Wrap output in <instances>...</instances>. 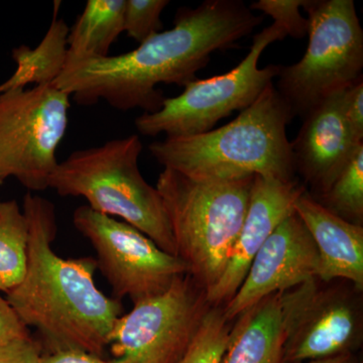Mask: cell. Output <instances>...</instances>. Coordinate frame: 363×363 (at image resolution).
Here are the masks:
<instances>
[{
  "label": "cell",
  "instance_id": "obj_17",
  "mask_svg": "<svg viewBox=\"0 0 363 363\" xmlns=\"http://www.w3.org/2000/svg\"><path fill=\"white\" fill-rule=\"evenodd\" d=\"M126 0H88L69 30L66 65L101 59L124 32Z\"/></svg>",
  "mask_w": 363,
  "mask_h": 363
},
{
  "label": "cell",
  "instance_id": "obj_13",
  "mask_svg": "<svg viewBox=\"0 0 363 363\" xmlns=\"http://www.w3.org/2000/svg\"><path fill=\"white\" fill-rule=\"evenodd\" d=\"M306 191L297 179L284 181L255 176L250 205L238 240L221 278L205 293L210 306L225 305L238 292L259 248L290 215L295 203Z\"/></svg>",
  "mask_w": 363,
  "mask_h": 363
},
{
  "label": "cell",
  "instance_id": "obj_1",
  "mask_svg": "<svg viewBox=\"0 0 363 363\" xmlns=\"http://www.w3.org/2000/svg\"><path fill=\"white\" fill-rule=\"evenodd\" d=\"M262 23V16L240 0H206L180 9L171 30L155 33L133 51L66 65L52 85L79 105L104 100L117 111L152 113L164 100L157 85L185 87L212 52L229 49Z\"/></svg>",
  "mask_w": 363,
  "mask_h": 363
},
{
  "label": "cell",
  "instance_id": "obj_2",
  "mask_svg": "<svg viewBox=\"0 0 363 363\" xmlns=\"http://www.w3.org/2000/svg\"><path fill=\"white\" fill-rule=\"evenodd\" d=\"M23 214L28 227V266L6 301L21 323L33 327L49 352L80 350L102 357L121 316V301L108 298L94 281L93 257L63 259L54 252V205L28 193Z\"/></svg>",
  "mask_w": 363,
  "mask_h": 363
},
{
  "label": "cell",
  "instance_id": "obj_10",
  "mask_svg": "<svg viewBox=\"0 0 363 363\" xmlns=\"http://www.w3.org/2000/svg\"><path fill=\"white\" fill-rule=\"evenodd\" d=\"M73 223L92 243L97 267L111 284L116 300L128 297L136 304L164 293L177 279L189 274L180 257L162 250L130 224L88 205L75 210Z\"/></svg>",
  "mask_w": 363,
  "mask_h": 363
},
{
  "label": "cell",
  "instance_id": "obj_19",
  "mask_svg": "<svg viewBox=\"0 0 363 363\" xmlns=\"http://www.w3.org/2000/svg\"><path fill=\"white\" fill-rule=\"evenodd\" d=\"M28 227L14 200L0 202V291L11 292L23 281L28 266Z\"/></svg>",
  "mask_w": 363,
  "mask_h": 363
},
{
  "label": "cell",
  "instance_id": "obj_22",
  "mask_svg": "<svg viewBox=\"0 0 363 363\" xmlns=\"http://www.w3.org/2000/svg\"><path fill=\"white\" fill-rule=\"evenodd\" d=\"M169 4L168 0H126L124 32L140 44L161 32V14Z\"/></svg>",
  "mask_w": 363,
  "mask_h": 363
},
{
  "label": "cell",
  "instance_id": "obj_12",
  "mask_svg": "<svg viewBox=\"0 0 363 363\" xmlns=\"http://www.w3.org/2000/svg\"><path fill=\"white\" fill-rule=\"evenodd\" d=\"M319 255L297 214L281 222L259 248L242 284L223 306L229 322L272 294L285 292L318 278Z\"/></svg>",
  "mask_w": 363,
  "mask_h": 363
},
{
  "label": "cell",
  "instance_id": "obj_14",
  "mask_svg": "<svg viewBox=\"0 0 363 363\" xmlns=\"http://www.w3.org/2000/svg\"><path fill=\"white\" fill-rule=\"evenodd\" d=\"M344 91L326 98L303 117V125L292 142L295 171L320 195L363 145L353 138L346 123Z\"/></svg>",
  "mask_w": 363,
  "mask_h": 363
},
{
  "label": "cell",
  "instance_id": "obj_8",
  "mask_svg": "<svg viewBox=\"0 0 363 363\" xmlns=\"http://www.w3.org/2000/svg\"><path fill=\"white\" fill-rule=\"evenodd\" d=\"M70 108V96L54 85L0 94V181L13 177L30 191L49 188Z\"/></svg>",
  "mask_w": 363,
  "mask_h": 363
},
{
  "label": "cell",
  "instance_id": "obj_21",
  "mask_svg": "<svg viewBox=\"0 0 363 363\" xmlns=\"http://www.w3.org/2000/svg\"><path fill=\"white\" fill-rule=\"evenodd\" d=\"M231 322L221 306H210L184 357L178 363H219L226 350Z\"/></svg>",
  "mask_w": 363,
  "mask_h": 363
},
{
  "label": "cell",
  "instance_id": "obj_27",
  "mask_svg": "<svg viewBox=\"0 0 363 363\" xmlns=\"http://www.w3.org/2000/svg\"><path fill=\"white\" fill-rule=\"evenodd\" d=\"M40 363H111L80 350H61L43 354Z\"/></svg>",
  "mask_w": 363,
  "mask_h": 363
},
{
  "label": "cell",
  "instance_id": "obj_24",
  "mask_svg": "<svg viewBox=\"0 0 363 363\" xmlns=\"http://www.w3.org/2000/svg\"><path fill=\"white\" fill-rule=\"evenodd\" d=\"M43 346L30 335L0 344V363H40Z\"/></svg>",
  "mask_w": 363,
  "mask_h": 363
},
{
  "label": "cell",
  "instance_id": "obj_23",
  "mask_svg": "<svg viewBox=\"0 0 363 363\" xmlns=\"http://www.w3.org/2000/svg\"><path fill=\"white\" fill-rule=\"evenodd\" d=\"M306 0H259L250 4L252 11H259L274 18L285 28L286 35L302 39L308 35L309 21L300 13Z\"/></svg>",
  "mask_w": 363,
  "mask_h": 363
},
{
  "label": "cell",
  "instance_id": "obj_5",
  "mask_svg": "<svg viewBox=\"0 0 363 363\" xmlns=\"http://www.w3.org/2000/svg\"><path fill=\"white\" fill-rule=\"evenodd\" d=\"M142 152L138 135L75 150L59 162L50 178L49 188L65 197L85 198L91 209L119 217L162 250L178 257L161 196L138 168Z\"/></svg>",
  "mask_w": 363,
  "mask_h": 363
},
{
  "label": "cell",
  "instance_id": "obj_11",
  "mask_svg": "<svg viewBox=\"0 0 363 363\" xmlns=\"http://www.w3.org/2000/svg\"><path fill=\"white\" fill-rule=\"evenodd\" d=\"M283 363L352 354L362 343V317L352 292L318 278L279 293Z\"/></svg>",
  "mask_w": 363,
  "mask_h": 363
},
{
  "label": "cell",
  "instance_id": "obj_9",
  "mask_svg": "<svg viewBox=\"0 0 363 363\" xmlns=\"http://www.w3.org/2000/svg\"><path fill=\"white\" fill-rule=\"evenodd\" d=\"M210 305L190 274L168 290L133 306L109 336L111 363H178L192 343Z\"/></svg>",
  "mask_w": 363,
  "mask_h": 363
},
{
  "label": "cell",
  "instance_id": "obj_16",
  "mask_svg": "<svg viewBox=\"0 0 363 363\" xmlns=\"http://www.w3.org/2000/svg\"><path fill=\"white\" fill-rule=\"evenodd\" d=\"M284 343L279 293H276L234 320L219 363H283Z\"/></svg>",
  "mask_w": 363,
  "mask_h": 363
},
{
  "label": "cell",
  "instance_id": "obj_3",
  "mask_svg": "<svg viewBox=\"0 0 363 363\" xmlns=\"http://www.w3.org/2000/svg\"><path fill=\"white\" fill-rule=\"evenodd\" d=\"M295 117L271 83L231 123L200 135L174 136L150 143L164 169L196 181H233L262 176L295 179L292 143L286 126Z\"/></svg>",
  "mask_w": 363,
  "mask_h": 363
},
{
  "label": "cell",
  "instance_id": "obj_18",
  "mask_svg": "<svg viewBox=\"0 0 363 363\" xmlns=\"http://www.w3.org/2000/svg\"><path fill=\"white\" fill-rule=\"evenodd\" d=\"M70 28L55 13L44 39L35 49L23 45L13 50L16 69L11 78L0 84V94L26 86L52 85L66 66L67 40Z\"/></svg>",
  "mask_w": 363,
  "mask_h": 363
},
{
  "label": "cell",
  "instance_id": "obj_15",
  "mask_svg": "<svg viewBox=\"0 0 363 363\" xmlns=\"http://www.w3.org/2000/svg\"><path fill=\"white\" fill-rule=\"evenodd\" d=\"M295 213L309 231L319 255L318 279L350 281L363 289V228L332 213L307 190L295 203Z\"/></svg>",
  "mask_w": 363,
  "mask_h": 363
},
{
  "label": "cell",
  "instance_id": "obj_4",
  "mask_svg": "<svg viewBox=\"0 0 363 363\" xmlns=\"http://www.w3.org/2000/svg\"><path fill=\"white\" fill-rule=\"evenodd\" d=\"M255 177L196 181L164 169L157 179L156 188L177 255L205 293L216 285L225 269L247 215Z\"/></svg>",
  "mask_w": 363,
  "mask_h": 363
},
{
  "label": "cell",
  "instance_id": "obj_25",
  "mask_svg": "<svg viewBox=\"0 0 363 363\" xmlns=\"http://www.w3.org/2000/svg\"><path fill=\"white\" fill-rule=\"evenodd\" d=\"M343 112L353 138L363 143V78L344 91Z\"/></svg>",
  "mask_w": 363,
  "mask_h": 363
},
{
  "label": "cell",
  "instance_id": "obj_26",
  "mask_svg": "<svg viewBox=\"0 0 363 363\" xmlns=\"http://www.w3.org/2000/svg\"><path fill=\"white\" fill-rule=\"evenodd\" d=\"M30 335L28 328L21 323L16 313L7 303L6 298L0 296V344L14 338Z\"/></svg>",
  "mask_w": 363,
  "mask_h": 363
},
{
  "label": "cell",
  "instance_id": "obj_6",
  "mask_svg": "<svg viewBox=\"0 0 363 363\" xmlns=\"http://www.w3.org/2000/svg\"><path fill=\"white\" fill-rule=\"evenodd\" d=\"M309 43L303 58L281 66L277 90L304 117L362 78L363 30L353 0H306Z\"/></svg>",
  "mask_w": 363,
  "mask_h": 363
},
{
  "label": "cell",
  "instance_id": "obj_7",
  "mask_svg": "<svg viewBox=\"0 0 363 363\" xmlns=\"http://www.w3.org/2000/svg\"><path fill=\"white\" fill-rule=\"evenodd\" d=\"M285 28L279 23L253 37L247 56L233 70L220 76L196 79L184 87L179 96L164 98L161 108L143 113L135 119L138 133L166 138L200 135L213 130L218 121L236 111H242L259 98L278 77L281 66L259 68V60L267 45L285 39Z\"/></svg>",
  "mask_w": 363,
  "mask_h": 363
},
{
  "label": "cell",
  "instance_id": "obj_28",
  "mask_svg": "<svg viewBox=\"0 0 363 363\" xmlns=\"http://www.w3.org/2000/svg\"><path fill=\"white\" fill-rule=\"evenodd\" d=\"M305 363H358L353 354L340 355V357L325 358V359L313 360Z\"/></svg>",
  "mask_w": 363,
  "mask_h": 363
},
{
  "label": "cell",
  "instance_id": "obj_20",
  "mask_svg": "<svg viewBox=\"0 0 363 363\" xmlns=\"http://www.w3.org/2000/svg\"><path fill=\"white\" fill-rule=\"evenodd\" d=\"M321 203L332 213L351 223L363 220V145L341 169L328 189L322 193Z\"/></svg>",
  "mask_w": 363,
  "mask_h": 363
}]
</instances>
